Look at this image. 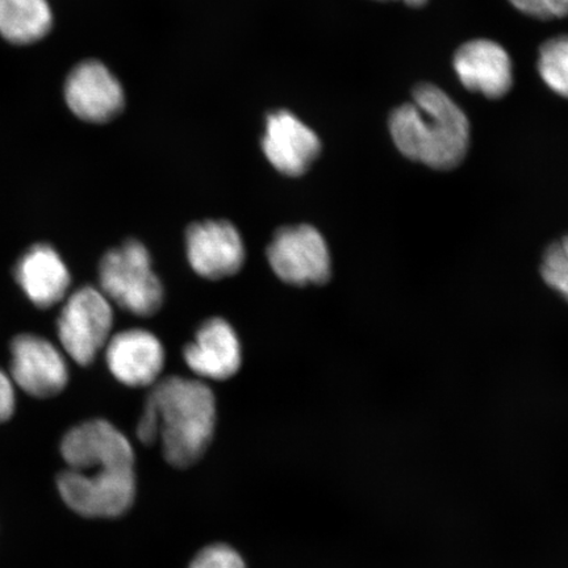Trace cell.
Instances as JSON below:
<instances>
[{"label":"cell","mask_w":568,"mask_h":568,"mask_svg":"<svg viewBox=\"0 0 568 568\" xmlns=\"http://www.w3.org/2000/svg\"><path fill=\"white\" fill-rule=\"evenodd\" d=\"M378 2H402L412 7V9H420V7H424L429 0H378Z\"/></svg>","instance_id":"44dd1931"},{"label":"cell","mask_w":568,"mask_h":568,"mask_svg":"<svg viewBox=\"0 0 568 568\" xmlns=\"http://www.w3.org/2000/svg\"><path fill=\"white\" fill-rule=\"evenodd\" d=\"M539 270L545 283L568 302V236L546 248Z\"/></svg>","instance_id":"e0dca14e"},{"label":"cell","mask_w":568,"mask_h":568,"mask_svg":"<svg viewBox=\"0 0 568 568\" xmlns=\"http://www.w3.org/2000/svg\"><path fill=\"white\" fill-rule=\"evenodd\" d=\"M186 253L194 272L209 281L231 278L245 264V245L226 220H205L189 226Z\"/></svg>","instance_id":"ba28073f"},{"label":"cell","mask_w":568,"mask_h":568,"mask_svg":"<svg viewBox=\"0 0 568 568\" xmlns=\"http://www.w3.org/2000/svg\"><path fill=\"white\" fill-rule=\"evenodd\" d=\"M183 358L199 379L229 381L243 364V349L233 326L222 317H213L184 347Z\"/></svg>","instance_id":"4fadbf2b"},{"label":"cell","mask_w":568,"mask_h":568,"mask_svg":"<svg viewBox=\"0 0 568 568\" xmlns=\"http://www.w3.org/2000/svg\"><path fill=\"white\" fill-rule=\"evenodd\" d=\"M68 470L57 486L62 500L75 514L90 518H116L133 506L138 494L134 450L122 432L106 420L74 426L61 444Z\"/></svg>","instance_id":"6da1fadb"},{"label":"cell","mask_w":568,"mask_h":568,"mask_svg":"<svg viewBox=\"0 0 568 568\" xmlns=\"http://www.w3.org/2000/svg\"><path fill=\"white\" fill-rule=\"evenodd\" d=\"M189 568H247L236 549L225 544L205 546L199 551Z\"/></svg>","instance_id":"ac0fdd59"},{"label":"cell","mask_w":568,"mask_h":568,"mask_svg":"<svg viewBox=\"0 0 568 568\" xmlns=\"http://www.w3.org/2000/svg\"><path fill=\"white\" fill-rule=\"evenodd\" d=\"M16 386H13L11 376L0 371V424L9 420L16 412Z\"/></svg>","instance_id":"ffe728a7"},{"label":"cell","mask_w":568,"mask_h":568,"mask_svg":"<svg viewBox=\"0 0 568 568\" xmlns=\"http://www.w3.org/2000/svg\"><path fill=\"white\" fill-rule=\"evenodd\" d=\"M266 255L274 274L291 286H322L331 280L328 244L312 225L283 226L270 241Z\"/></svg>","instance_id":"8992f818"},{"label":"cell","mask_w":568,"mask_h":568,"mask_svg":"<svg viewBox=\"0 0 568 568\" xmlns=\"http://www.w3.org/2000/svg\"><path fill=\"white\" fill-rule=\"evenodd\" d=\"M509 3L531 19L551 21L568 16V0H509Z\"/></svg>","instance_id":"d6986e66"},{"label":"cell","mask_w":568,"mask_h":568,"mask_svg":"<svg viewBox=\"0 0 568 568\" xmlns=\"http://www.w3.org/2000/svg\"><path fill=\"white\" fill-rule=\"evenodd\" d=\"M71 112L89 123H106L124 109L122 84L102 62L90 60L77 65L65 83Z\"/></svg>","instance_id":"30bf717a"},{"label":"cell","mask_w":568,"mask_h":568,"mask_svg":"<svg viewBox=\"0 0 568 568\" xmlns=\"http://www.w3.org/2000/svg\"><path fill=\"white\" fill-rule=\"evenodd\" d=\"M112 326V303L101 290L87 286L67 297L57 320V335L69 357L88 366L109 343Z\"/></svg>","instance_id":"5b68a950"},{"label":"cell","mask_w":568,"mask_h":568,"mask_svg":"<svg viewBox=\"0 0 568 568\" xmlns=\"http://www.w3.org/2000/svg\"><path fill=\"white\" fill-rule=\"evenodd\" d=\"M110 372L124 386L152 387L165 366V349L158 336L144 329H128L105 345Z\"/></svg>","instance_id":"8fae6325"},{"label":"cell","mask_w":568,"mask_h":568,"mask_svg":"<svg viewBox=\"0 0 568 568\" xmlns=\"http://www.w3.org/2000/svg\"><path fill=\"white\" fill-rule=\"evenodd\" d=\"M216 420V397L207 383L169 376L152 386L138 424V437L144 445L160 443L169 465L186 468L207 452Z\"/></svg>","instance_id":"7a4b0ae2"},{"label":"cell","mask_w":568,"mask_h":568,"mask_svg":"<svg viewBox=\"0 0 568 568\" xmlns=\"http://www.w3.org/2000/svg\"><path fill=\"white\" fill-rule=\"evenodd\" d=\"M537 70L546 87L568 99V34L556 36L539 47Z\"/></svg>","instance_id":"2e32d148"},{"label":"cell","mask_w":568,"mask_h":568,"mask_svg":"<svg viewBox=\"0 0 568 568\" xmlns=\"http://www.w3.org/2000/svg\"><path fill=\"white\" fill-rule=\"evenodd\" d=\"M388 130L404 158L435 170L458 168L470 149V120L435 83L416 84L412 101L390 112Z\"/></svg>","instance_id":"3957f363"},{"label":"cell","mask_w":568,"mask_h":568,"mask_svg":"<svg viewBox=\"0 0 568 568\" xmlns=\"http://www.w3.org/2000/svg\"><path fill=\"white\" fill-rule=\"evenodd\" d=\"M10 352L11 379L28 395L47 399L68 386L67 359L51 341L24 333L12 339Z\"/></svg>","instance_id":"52a82bcc"},{"label":"cell","mask_w":568,"mask_h":568,"mask_svg":"<svg viewBox=\"0 0 568 568\" xmlns=\"http://www.w3.org/2000/svg\"><path fill=\"white\" fill-rule=\"evenodd\" d=\"M453 68L468 91L493 101L507 97L515 84L514 61L494 40L466 41L454 53Z\"/></svg>","instance_id":"9c48e42d"},{"label":"cell","mask_w":568,"mask_h":568,"mask_svg":"<svg viewBox=\"0 0 568 568\" xmlns=\"http://www.w3.org/2000/svg\"><path fill=\"white\" fill-rule=\"evenodd\" d=\"M152 264L151 253L138 240L106 252L99 264V283L106 300L133 316L158 314L165 291Z\"/></svg>","instance_id":"277c9868"},{"label":"cell","mask_w":568,"mask_h":568,"mask_svg":"<svg viewBox=\"0 0 568 568\" xmlns=\"http://www.w3.org/2000/svg\"><path fill=\"white\" fill-rule=\"evenodd\" d=\"M262 148L266 159L280 173L301 176L308 172L322 152V142L308 125L287 111L267 118Z\"/></svg>","instance_id":"7c38bea8"},{"label":"cell","mask_w":568,"mask_h":568,"mask_svg":"<svg viewBox=\"0 0 568 568\" xmlns=\"http://www.w3.org/2000/svg\"><path fill=\"white\" fill-rule=\"evenodd\" d=\"M48 0H0V34L11 44H33L51 32Z\"/></svg>","instance_id":"9a60e30c"},{"label":"cell","mask_w":568,"mask_h":568,"mask_svg":"<svg viewBox=\"0 0 568 568\" xmlns=\"http://www.w3.org/2000/svg\"><path fill=\"white\" fill-rule=\"evenodd\" d=\"M16 278L28 300L41 310L65 301L71 283L65 261L48 244H36L21 255Z\"/></svg>","instance_id":"5bb4252c"}]
</instances>
